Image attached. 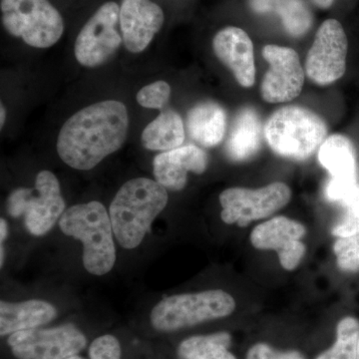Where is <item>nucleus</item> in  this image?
Instances as JSON below:
<instances>
[{
    "label": "nucleus",
    "mask_w": 359,
    "mask_h": 359,
    "mask_svg": "<svg viewBox=\"0 0 359 359\" xmlns=\"http://www.w3.org/2000/svg\"><path fill=\"white\" fill-rule=\"evenodd\" d=\"M334 250L337 266L349 273L359 271V233L348 238H339L334 243Z\"/></svg>",
    "instance_id": "obj_25"
},
{
    "label": "nucleus",
    "mask_w": 359,
    "mask_h": 359,
    "mask_svg": "<svg viewBox=\"0 0 359 359\" xmlns=\"http://www.w3.org/2000/svg\"><path fill=\"white\" fill-rule=\"evenodd\" d=\"M344 208V216L341 221L332 229V235L339 238H348L359 233V197L347 204Z\"/></svg>",
    "instance_id": "obj_27"
},
{
    "label": "nucleus",
    "mask_w": 359,
    "mask_h": 359,
    "mask_svg": "<svg viewBox=\"0 0 359 359\" xmlns=\"http://www.w3.org/2000/svg\"><path fill=\"white\" fill-rule=\"evenodd\" d=\"M120 6L109 1L99 7L87 21L75 41L74 53L85 67L103 65L118 51L123 37L117 29Z\"/></svg>",
    "instance_id": "obj_9"
},
{
    "label": "nucleus",
    "mask_w": 359,
    "mask_h": 359,
    "mask_svg": "<svg viewBox=\"0 0 359 359\" xmlns=\"http://www.w3.org/2000/svg\"><path fill=\"white\" fill-rule=\"evenodd\" d=\"M347 48L346 34L339 21L325 20L306 56V76L320 86L337 81L346 71Z\"/></svg>",
    "instance_id": "obj_11"
},
{
    "label": "nucleus",
    "mask_w": 359,
    "mask_h": 359,
    "mask_svg": "<svg viewBox=\"0 0 359 359\" xmlns=\"http://www.w3.org/2000/svg\"><path fill=\"white\" fill-rule=\"evenodd\" d=\"M7 235V224L6 222L4 221V219H1L0 221V241H1V244L4 243V241L6 240Z\"/></svg>",
    "instance_id": "obj_31"
},
{
    "label": "nucleus",
    "mask_w": 359,
    "mask_h": 359,
    "mask_svg": "<svg viewBox=\"0 0 359 359\" xmlns=\"http://www.w3.org/2000/svg\"><path fill=\"white\" fill-rule=\"evenodd\" d=\"M129 116L120 101L92 104L71 116L59 132L57 152L73 169H93L126 140Z\"/></svg>",
    "instance_id": "obj_1"
},
{
    "label": "nucleus",
    "mask_w": 359,
    "mask_h": 359,
    "mask_svg": "<svg viewBox=\"0 0 359 359\" xmlns=\"http://www.w3.org/2000/svg\"><path fill=\"white\" fill-rule=\"evenodd\" d=\"M212 49L219 60L233 72L238 83L245 88L256 82L254 44L242 28L228 26L212 39Z\"/></svg>",
    "instance_id": "obj_14"
},
{
    "label": "nucleus",
    "mask_w": 359,
    "mask_h": 359,
    "mask_svg": "<svg viewBox=\"0 0 359 359\" xmlns=\"http://www.w3.org/2000/svg\"><path fill=\"white\" fill-rule=\"evenodd\" d=\"M250 6L256 13L278 14L294 37L306 34L313 25V14L304 0H250Z\"/></svg>",
    "instance_id": "obj_22"
},
{
    "label": "nucleus",
    "mask_w": 359,
    "mask_h": 359,
    "mask_svg": "<svg viewBox=\"0 0 359 359\" xmlns=\"http://www.w3.org/2000/svg\"><path fill=\"white\" fill-rule=\"evenodd\" d=\"M231 337L228 332H217L187 339L180 344L182 359H237L229 351Z\"/></svg>",
    "instance_id": "obj_23"
},
{
    "label": "nucleus",
    "mask_w": 359,
    "mask_h": 359,
    "mask_svg": "<svg viewBox=\"0 0 359 359\" xmlns=\"http://www.w3.org/2000/svg\"><path fill=\"white\" fill-rule=\"evenodd\" d=\"M318 161L332 180L358 182V157L353 142L344 135L328 137L318 149Z\"/></svg>",
    "instance_id": "obj_19"
},
{
    "label": "nucleus",
    "mask_w": 359,
    "mask_h": 359,
    "mask_svg": "<svg viewBox=\"0 0 359 359\" xmlns=\"http://www.w3.org/2000/svg\"><path fill=\"white\" fill-rule=\"evenodd\" d=\"M59 226L65 235L81 241L84 266L90 273H109L116 261L114 231L110 216L100 202L73 205L63 212Z\"/></svg>",
    "instance_id": "obj_3"
},
{
    "label": "nucleus",
    "mask_w": 359,
    "mask_h": 359,
    "mask_svg": "<svg viewBox=\"0 0 359 359\" xmlns=\"http://www.w3.org/2000/svg\"><path fill=\"white\" fill-rule=\"evenodd\" d=\"M263 56L269 68L262 82V97L268 103L290 102L302 93L306 71L299 54L289 47L266 45Z\"/></svg>",
    "instance_id": "obj_12"
},
{
    "label": "nucleus",
    "mask_w": 359,
    "mask_h": 359,
    "mask_svg": "<svg viewBox=\"0 0 359 359\" xmlns=\"http://www.w3.org/2000/svg\"><path fill=\"white\" fill-rule=\"evenodd\" d=\"M89 355L91 359H121V346L113 335H102L92 342Z\"/></svg>",
    "instance_id": "obj_28"
},
{
    "label": "nucleus",
    "mask_w": 359,
    "mask_h": 359,
    "mask_svg": "<svg viewBox=\"0 0 359 359\" xmlns=\"http://www.w3.org/2000/svg\"><path fill=\"white\" fill-rule=\"evenodd\" d=\"M170 96L171 87L167 82L160 80L143 87L137 94V101L142 107L161 110L168 106Z\"/></svg>",
    "instance_id": "obj_26"
},
{
    "label": "nucleus",
    "mask_w": 359,
    "mask_h": 359,
    "mask_svg": "<svg viewBox=\"0 0 359 359\" xmlns=\"http://www.w3.org/2000/svg\"><path fill=\"white\" fill-rule=\"evenodd\" d=\"M164 20L162 8L151 0H122L119 21L126 48L133 53L145 50Z\"/></svg>",
    "instance_id": "obj_13"
},
{
    "label": "nucleus",
    "mask_w": 359,
    "mask_h": 359,
    "mask_svg": "<svg viewBox=\"0 0 359 359\" xmlns=\"http://www.w3.org/2000/svg\"><path fill=\"white\" fill-rule=\"evenodd\" d=\"M57 311L49 302L28 301L20 304L0 302V334L33 330L54 320Z\"/></svg>",
    "instance_id": "obj_17"
},
{
    "label": "nucleus",
    "mask_w": 359,
    "mask_h": 359,
    "mask_svg": "<svg viewBox=\"0 0 359 359\" xmlns=\"http://www.w3.org/2000/svg\"><path fill=\"white\" fill-rule=\"evenodd\" d=\"M323 118L308 108L285 106L275 111L264 126V136L276 155L287 159H309L327 139Z\"/></svg>",
    "instance_id": "obj_4"
},
{
    "label": "nucleus",
    "mask_w": 359,
    "mask_h": 359,
    "mask_svg": "<svg viewBox=\"0 0 359 359\" xmlns=\"http://www.w3.org/2000/svg\"><path fill=\"white\" fill-rule=\"evenodd\" d=\"M65 210L58 180L49 171L37 175L34 189H18L7 202L9 215L14 218L25 215L26 228L34 236L48 233Z\"/></svg>",
    "instance_id": "obj_7"
},
{
    "label": "nucleus",
    "mask_w": 359,
    "mask_h": 359,
    "mask_svg": "<svg viewBox=\"0 0 359 359\" xmlns=\"http://www.w3.org/2000/svg\"><path fill=\"white\" fill-rule=\"evenodd\" d=\"M168 204L166 188L147 178L130 180L110 205V219L118 242L125 249L141 244L151 224Z\"/></svg>",
    "instance_id": "obj_2"
},
{
    "label": "nucleus",
    "mask_w": 359,
    "mask_h": 359,
    "mask_svg": "<svg viewBox=\"0 0 359 359\" xmlns=\"http://www.w3.org/2000/svg\"><path fill=\"white\" fill-rule=\"evenodd\" d=\"M316 6L320 7L321 9L328 8L332 6L334 0H311Z\"/></svg>",
    "instance_id": "obj_30"
},
{
    "label": "nucleus",
    "mask_w": 359,
    "mask_h": 359,
    "mask_svg": "<svg viewBox=\"0 0 359 359\" xmlns=\"http://www.w3.org/2000/svg\"><path fill=\"white\" fill-rule=\"evenodd\" d=\"M306 229L287 217H275L259 224L250 233V243L257 250H276L280 254L297 241H301Z\"/></svg>",
    "instance_id": "obj_20"
},
{
    "label": "nucleus",
    "mask_w": 359,
    "mask_h": 359,
    "mask_svg": "<svg viewBox=\"0 0 359 359\" xmlns=\"http://www.w3.org/2000/svg\"><path fill=\"white\" fill-rule=\"evenodd\" d=\"M6 109H4V105H1V119H0V121H1V128H2V127H4V122H6Z\"/></svg>",
    "instance_id": "obj_32"
},
{
    "label": "nucleus",
    "mask_w": 359,
    "mask_h": 359,
    "mask_svg": "<svg viewBox=\"0 0 359 359\" xmlns=\"http://www.w3.org/2000/svg\"><path fill=\"white\" fill-rule=\"evenodd\" d=\"M66 359H83V358H80V356L73 355V356H70V358H68Z\"/></svg>",
    "instance_id": "obj_33"
},
{
    "label": "nucleus",
    "mask_w": 359,
    "mask_h": 359,
    "mask_svg": "<svg viewBox=\"0 0 359 359\" xmlns=\"http://www.w3.org/2000/svg\"><path fill=\"white\" fill-rule=\"evenodd\" d=\"M356 359H359V340H358V354H356Z\"/></svg>",
    "instance_id": "obj_34"
},
{
    "label": "nucleus",
    "mask_w": 359,
    "mask_h": 359,
    "mask_svg": "<svg viewBox=\"0 0 359 359\" xmlns=\"http://www.w3.org/2000/svg\"><path fill=\"white\" fill-rule=\"evenodd\" d=\"M185 126L181 116L168 106L144 129L142 144L148 150L170 151L179 148L185 141Z\"/></svg>",
    "instance_id": "obj_21"
},
{
    "label": "nucleus",
    "mask_w": 359,
    "mask_h": 359,
    "mask_svg": "<svg viewBox=\"0 0 359 359\" xmlns=\"http://www.w3.org/2000/svg\"><path fill=\"white\" fill-rule=\"evenodd\" d=\"M156 181L171 191H181L188 181V173H204L208 167V155L196 145L166 151L156 156L153 163Z\"/></svg>",
    "instance_id": "obj_15"
},
{
    "label": "nucleus",
    "mask_w": 359,
    "mask_h": 359,
    "mask_svg": "<svg viewBox=\"0 0 359 359\" xmlns=\"http://www.w3.org/2000/svg\"><path fill=\"white\" fill-rule=\"evenodd\" d=\"M2 25L9 34L36 48L57 43L65 22L49 0H1Z\"/></svg>",
    "instance_id": "obj_6"
},
{
    "label": "nucleus",
    "mask_w": 359,
    "mask_h": 359,
    "mask_svg": "<svg viewBox=\"0 0 359 359\" xmlns=\"http://www.w3.org/2000/svg\"><path fill=\"white\" fill-rule=\"evenodd\" d=\"M359 340V321L353 316L339 320L337 341L316 359H356Z\"/></svg>",
    "instance_id": "obj_24"
},
{
    "label": "nucleus",
    "mask_w": 359,
    "mask_h": 359,
    "mask_svg": "<svg viewBox=\"0 0 359 359\" xmlns=\"http://www.w3.org/2000/svg\"><path fill=\"white\" fill-rule=\"evenodd\" d=\"M8 346L18 359H66L86 346V337L72 325L47 330H22L11 334Z\"/></svg>",
    "instance_id": "obj_10"
},
{
    "label": "nucleus",
    "mask_w": 359,
    "mask_h": 359,
    "mask_svg": "<svg viewBox=\"0 0 359 359\" xmlns=\"http://www.w3.org/2000/svg\"><path fill=\"white\" fill-rule=\"evenodd\" d=\"M262 133V121L256 110L245 107L238 111L224 145L229 159L233 162L252 159L261 149Z\"/></svg>",
    "instance_id": "obj_16"
},
{
    "label": "nucleus",
    "mask_w": 359,
    "mask_h": 359,
    "mask_svg": "<svg viewBox=\"0 0 359 359\" xmlns=\"http://www.w3.org/2000/svg\"><path fill=\"white\" fill-rule=\"evenodd\" d=\"M236 309L231 294L221 290L166 297L153 309L151 323L160 332H174L230 316Z\"/></svg>",
    "instance_id": "obj_5"
},
{
    "label": "nucleus",
    "mask_w": 359,
    "mask_h": 359,
    "mask_svg": "<svg viewBox=\"0 0 359 359\" xmlns=\"http://www.w3.org/2000/svg\"><path fill=\"white\" fill-rule=\"evenodd\" d=\"M187 130L191 138L200 145L215 147L226 136V111L216 102L197 104L187 116Z\"/></svg>",
    "instance_id": "obj_18"
},
{
    "label": "nucleus",
    "mask_w": 359,
    "mask_h": 359,
    "mask_svg": "<svg viewBox=\"0 0 359 359\" xmlns=\"http://www.w3.org/2000/svg\"><path fill=\"white\" fill-rule=\"evenodd\" d=\"M292 191L282 182L259 189L230 188L219 196L221 218L229 224L245 226L250 222L268 218L289 204Z\"/></svg>",
    "instance_id": "obj_8"
},
{
    "label": "nucleus",
    "mask_w": 359,
    "mask_h": 359,
    "mask_svg": "<svg viewBox=\"0 0 359 359\" xmlns=\"http://www.w3.org/2000/svg\"><path fill=\"white\" fill-rule=\"evenodd\" d=\"M247 359H304L299 351H278L266 344H257L250 347Z\"/></svg>",
    "instance_id": "obj_29"
}]
</instances>
